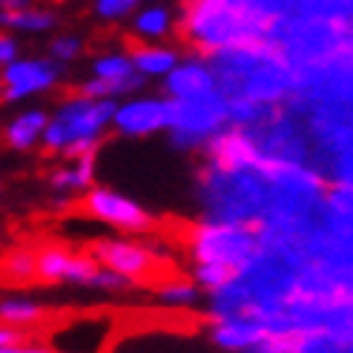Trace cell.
Instances as JSON below:
<instances>
[{"label": "cell", "instance_id": "cell-23", "mask_svg": "<svg viewBox=\"0 0 353 353\" xmlns=\"http://www.w3.org/2000/svg\"><path fill=\"white\" fill-rule=\"evenodd\" d=\"M83 49H86V43H83L81 34H75V32H55V34L49 38L46 55L55 58V61H61L63 66H69V63H75V61L83 55Z\"/></svg>", "mask_w": 353, "mask_h": 353}, {"label": "cell", "instance_id": "cell-22", "mask_svg": "<svg viewBox=\"0 0 353 353\" xmlns=\"http://www.w3.org/2000/svg\"><path fill=\"white\" fill-rule=\"evenodd\" d=\"M0 270L12 281H32L38 279V253L32 247H14L0 259Z\"/></svg>", "mask_w": 353, "mask_h": 353}, {"label": "cell", "instance_id": "cell-19", "mask_svg": "<svg viewBox=\"0 0 353 353\" xmlns=\"http://www.w3.org/2000/svg\"><path fill=\"white\" fill-rule=\"evenodd\" d=\"M49 319V307L29 296H6L0 299V322L14 327H34Z\"/></svg>", "mask_w": 353, "mask_h": 353}, {"label": "cell", "instance_id": "cell-1", "mask_svg": "<svg viewBox=\"0 0 353 353\" xmlns=\"http://www.w3.org/2000/svg\"><path fill=\"white\" fill-rule=\"evenodd\" d=\"M270 21L247 0H187L181 12V38L199 55L268 41Z\"/></svg>", "mask_w": 353, "mask_h": 353}, {"label": "cell", "instance_id": "cell-21", "mask_svg": "<svg viewBox=\"0 0 353 353\" xmlns=\"http://www.w3.org/2000/svg\"><path fill=\"white\" fill-rule=\"evenodd\" d=\"M138 69L132 63V55L130 52H103V55L92 58V66H90V75L95 78H110V81H118V78H130L135 75Z\"/></svg>", "mask_w": 353, "mask_h": 353}, {"label": "cell", "instance_id": "cell-20", "mask_svg": "<svg viewBox=\"0 0 353 353\" xmlns=\"http://www.w3.org/2000/svg\"><path fill=\"white\" fill-rule=\"evenodd\" d=\"M190 276L210 296V293H219V290H224L227 285H230V281L236 279V270L224 268V264H213V261H192Z\"/></svg>", "mask_w": 353, "mask_h": 353}, {"label": "cell", "instance_id": "cell-30", "mask_svg": "<svg viewBox=\"0 0 353 353\" xmlns=\"http://www.w3.org/2000/svg\"><path fill=\"white\" fill-rule=\"evenodd\" d=\"M0 196H3V187H0Z\"/></svg>", "mask_w": 353, "mask_h": 353}, {"label": "cell", "instance_id": "cell-16", "mask_svg": "<svg viewBox=\"0 0 353 353\" xmlns=\"http://www.w3.org/2000/svg\"><path fill=\"white\" fill-rule=\"evenodd\" d=\"M147 78L135 72L130 78H118V81H110V78H95V75H86L83 81H78L75 90L90 95V98H130V95H138V92H147Z\"/></svg>", "mask_w": 353, "mask_h": 353}, {"label": "cell", "instance_id": "cell-17", "mask_svg": "<svg viewBox=\"0 0 353 353\" xmlns=\"http://www.w3.org/2000/svg\"><path fill=\"white\" fill-rule=\"evenodd\" d=\"M155 299L158 305L172 310H192L201 305V299H207V293L192 281V276H179V279H164L155 288Z\"/></svg>", "mask_w": 353, "mask_h": 353}, {"label": "cell", "instance_id": "cell-7", "mask_svg": "<svg viewBox=\"0 0 353 353\" xmlns=\"http://www.w3.org/2000/svg\"><path fill=\"white\" fill-rule=\"evenodd\" d=\"M0 78H3V101L17 103L26 101L32 95H43L58 90L66 78V66L49 55H34V58H17L14 63L0 69Z\"/></svg>", "mask_w": 353, "mask_h": 353}, {"label": "cell", "instance_id": "cell-10", "mask_svg": "<svg viewBox=\"0 0 353 353\" xmlns=\"http://www.w3.org/2000/svg\"><path fill=\"white\" fill-rule=\"evenodd\" d=\"M161 92L167 98H204V95L221 92L213 61L207 55H199V52H190L161 81Z\"/></svg>", "mask_w": 353, "mask_h": 353}, {"label": "cell", "instance_id": "cell-12", "mask_svg": "<svg viewBox=\"0 0 353 353\" xmlns=\"http://www.w3.org/2000/svg\"><path fill=\"white\" fill-rule=\"evenodd\" d=\"M46 123H49V110L43 107H29L23 112H17L3 127V144L14 152H29L34 147H41Z\"/></svg>", "mask_w": 353, "mask_h": 353}, {"label": "cell", "instance_id": "cell-27", "mask_svg": "<svg viewBox=\"0 0 353 353\" xmlns=\"http://www.w3.org/2000/svg\"><path fill=\"white\" fill-rule=\"evenodd\" d=\"M0 353H58L49 342H23V345H6L0 347Z\"/></svg>", "mask_w": 353, "mask_h": 353}, {"label": "cell", "instance_id": "cell-3", "mask_svg": "<svg viewBox=\"0 0 353 353\" xmlns=\"http://www.w3.org/2000/svg\"><path fill=\"white\" fill-rule=\"evenodd\" d=\"M187 250L192 261L224 264V268H233L239 273L261 250V233L256 224L201 219L199 224L190 227Z\"/></svg>", "mask_w": 353, "mask_h": 353}, {"label": "cell", "instance_id": "cell-4", "mask_svg": "<svg viewBox=\"0 0 353 353\" xmlns=\"http://www.w3.org/2000/svg\"><path fill=\"white\" fill-rule=\"evenodd\" d=\"M230 127V107L224 92L204 98H170V147L179 152H204L219 132Z\"/></svg>", "mask_w": 353, "mask_h": 353}, {"label": "cell", "instance_id": "cell-14", "mask_svg": "<svg viewBox=\"0 0 353 353\" xmlns=\"http://www.w3.org/2000/svg\"><path fill=\"white\" fill-rule=\"evenodd\" d=\"M175 32V14L164 3H147L130 14V38L141 43L167 41Z\"/></svg>", "mask_w": 353, "mask_h": 353}, {"label": "cell", "instance_id": "cell-26", "mask_svg": "<svg viewBox=\"0 0 353 353\" xmlns=\"http://www.w3.org/2000/svg\"><path fill=\"white\" fill-rule=\"evenodd\" d=\"M23 342H29L26 327H14V325L0 322V347H6V345H23Z\"/></svg>", "mask_w": 353, "mask_h": 353}, {"label": "cell", "instance_id": "cell-2", "mask_svg": "<svg viewBox=\"0 0 353 353\" xmlns=\"http://www.w3.org/2000/svg\"><path fill=\"white\" fill-rule=\"evenodd\" d=\"M115 110V98H90L72 90L55 103V110H49V123L41 150L58 158L101 152L103 138L112 130Z\"/></svg>", "mask_w": 353, "mask_h": 353}, {"label": "cell", "instance_id": "cell-24", "mask_svg": "<svg viewBox=\"0 0 353 353\" xmlns=\"http://www.w3.org/2000/svg\"><path fill=\"white\" fill-rule=\"evenodd\" d=\"M92 12L103 23H121L135 12V6H130L127 0H92Z\"/></svg>", "mask_w": 353, "mask_h": 353}, {"label": "cell", "instance_id": "cell-15", "mask_svg": "<svg viewBox=\"0 0 353 353\" xmlns=\"http://www.w3.org/2000/svg\"><path fill=\"white\" fill-rule=\"evenodd\" d=\"M61 14L52 6H29L17 12H0V29L14 34H55Z\"/></svg>", "mask_w": 353, "mask_h": 353}, {"label": "cell", "instance_id": "cell-8", "mask_svg": "<svg viewBox=\"0 0 353 353\" xmlns=\"http://www.w3.org/2000/svg\"><path fill=\"white\" fill-rule=\"evenodd\" d=\"M170 127V98L164 92H138L118 101L112 118V132L121 138H150L167 132Z\"/></svg>", "mask_w": 353, "mask_h": 353}, {"label": "cell", "instance_id": "cell-5", "mask_svg": "<svg viewBox=\"0 0 353 353\" xmlns=\"http://www.w3.org/2000/svg\"><path fill=\"white\" fill-rule=\"evenodd\" d=\"M83 216H90L92 221H101L112 227L118 233H130V236H150L155 233L158 219L155 213L144 204H138L135 199L123 196V192L107 187V184H95L83 192L75 204Z\"/></svg>", "mask_w": 353, "mask_h": 353}, {"label": "cell", "instance_id": "cell-28", "mask_svg": "<svg viewBox=\"0 0 353 353\" xmlns=\"http://www.w3.org/2000/svg\"><path fill=\"white\" fill-rule=\"evenodd\" d=\"M29 6H38V0H0V12H17Z\"/></svg>", "mask_w": 353, "mask_h": 353}, {"label": "cell", "instance_id": "cell-13", "mask_svg": "<svg viewBox=\"0 0 353 353\" xmlns=\"http://www.w3.org/2000/svg\"><path fill=\"white\" fill-rule=\"evenodd\" d=\"M130 55H132V63L141 75H144L150 83H161L175 66L181 63V49L179 46H170L164 41H158V43H135L130 46Z\"/></svg>", "mask_w": 353, "mask_h": 353}, {"label": "cell", "instance_id": "cell-29", "mask_svg": "<svg viewBox=\"0 0 353 353\" xmlns=\"http://www.w3.org/2000/svg\"><path fill=\"white\" fill-rule=\"evenodd\" d=\"M127 3H130V6H135V9H138V6H147V3H152V0H127Z\"/></svg>", "mask_w": 353, "mask_h": 353}, {"label": "cell", "instance_id": "cell-18", "mask_svg": "<svg viewBox=\"0 0 353 353\" xmlns=\"http://www.w3.org/2000/svg\"><path fill=\"white\" fill-rule=\"evenodd\" d=\"M34 253H38V281H49V285H66L69 268H72L78 250H72V247H63V244H43Z\"/></svg>", "mask_w": 353, "mask_h": 353}, {"label": "cell", "instance_id": "cell-11", "mask_svg": "<svg viewBox=\"0 0 353 353\" xmlns=\"http://www.w3.org/2000/svg\"><path fill=\"white\" fill-rule=\"evenodd\" d=\"M95 175H98V152L61 158V164L46 172V187L52 196H63V199L78 201L86 190L98 184Z\"/></svg>", "mask_w": 353, "mask_h": 353}, {"label": "cell", "instance_id": "cell-25", "mask_svg": "<svg viewBox=\"0 0 353 353\" xmlns=\"http://www.w3.org/2000/svg\"><path fill=\"white\" fill-rule=\"evenodd\" d=\"M21 55H23V52H21V43H17V38H14V32L0 29V69L14 63Z\"/></svg>", "mask_w": 353, "mask_h": 353}, {"label": "cell", "instance_id": "cell-9", "mask_svg": "<svg viewBox=\"0 0 353 353\" xmlns=\"http://www.w3.org/2000/svg\"><path fill=\"white\" fill-rule=\"evenodd\" d=\"M273 336L270 327L250 313H227L213 316L207 325V339L224 353H247L256 350Z\"/></svg>", "mask_w": 353, "mask_h": 353}, {"label": "cell", "instance_id": "cell-6", "mask_svg": "<svg viewBox=\"0 0 353 353\" xmlns=\"http://www.w3.org/2000/svg\"><path fill=\"white\" fill-rule=\"evenodd\" d=\"M101 264L118 270V273H127L135 281H150L158 279L164 273V259L161 253L155 250L150 241H141V239H121V236H101L92 239L86 244Z\"/></svg>", "mask_w": 353, "mask_h": 353}]
</instances>
